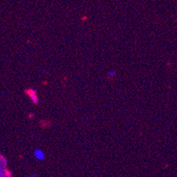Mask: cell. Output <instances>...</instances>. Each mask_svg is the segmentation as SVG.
Masks as SVG:
<instances>
[{
    "instance_id": "1",
    "label": "cell",
    "mask_w": 177,
    "mask_h": 177,
    "mask_svg": "<svg viewBox=\"0 0 177 177\" xmlns=\"http://www.w3.org/2000/svg\"><path fill=\"white\" fill-rule=\"evenodd\" d=\"M34 155L39 161H43L45 158L44 152L42 150H41V149H36L35 152H34Z\"/></svg>"
}]
</instances>
